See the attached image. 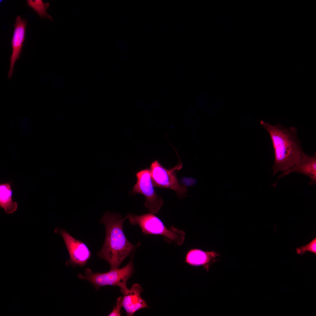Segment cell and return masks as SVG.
Listing matches in <instances>:
<instances>
[{
	"label": "cell",
	"instance_id": "6da1fadb",
	"mask_svg": "<svg viewBox=\"0 0 316 316\" xmlns=\"http://www.w3.org/2000/svg\"><path fill=\"white\" fill-rule=\"evenodd\" d=\"M128 219V214L122 218L119 213L107 211L100 220V223L105 225L106 236L104 245L97 255L107 262L111 269L118 268L125 259L140 244H133L125 236L123 226Z\"/></svg>",
	"mask_w": 316,
	"mask_h": 316
},
{
	"label": "cell",
	"instance_id": "7a4b0ae2",
	"mask_svg": "<svg viewBox=\"0 0 316 316\" xmlns=\"http://www.w3.org/2000/svg\"><path fill=\"white\" fill-rule=\"evenodd\" d=\"M260 124L268 133L274 149L273 175L279 171L287 172L298 162L304 153L297 137V129L286 128L279 123L272 126L263 121Z\"/></svg>",
	"mask_w": 316,
	"mask_h": 316
},
{
	"label": "cell",
	"instance_id": "3957f363",
	"mask_svg": "<svg viewBox=\"0 0 316 316\" xmlns=\"http://www.w3.org/2000/svg\"><path fill=\"white\" fill-rule=\"evenodd\" d=\"M128 215L130 224L132 225L139 226L145 235L162 236L165 237L166 242H173L178 245L182 244L184 241L185 233L183 231L174 226L167 229L162 220L154 214L149 213L140 215L133 214Z\"/></svg>",
	"mask_w": 316,
	"mask_h": 316
},
{
	"label": "cell",
	"instance_id": "277c9868",
	"mask_svg": "<svg viewBox=\"0 0 316 316\" xmlns=\"http://www.w3.org/2000/svg\"><path fill=\"white\" fill-rule=\"evenodd\" d=\"M133 257L130 262L123 268L111 269L104 273H93L87 268L85 271V275L81 274L78 275L80 279L86 280L90 282L96 289L107 285L117 286L120 288L121 292L123 294L127 288L126 282L131 276L133 272Z\"/></svg>",
	"mask_w": 316,
	"mask_h": 316
},
{
	"label": "cell",
	"instance_id": "5b68a950",
	"mask_svg": "<svg viewBox=\"0 0 316 316\" xmlns=\"http://www.w3.org/2000/svg\"><path fill=\"white\" fill-rule=\"evenodd\" d=\"M182 167L181 161L174 168L169 169L163 166L157 160L154 161L149 169L154 186L173 190L181 198L187 196L186 186L180 183L176 175V171Z\"/></svg>",
	"mask_w": 316,
	"mask_h": 316
},
{
	"label": "cell",
	"instance_id": "8992f818",
	"mask_svg": "<svg viewBox=\"0 0 316 316\" xmlns=\"http://www.w3.org/2000/svg\"><path fill=\"white\" fill-rule=\"evenodd\" d=\"M137 181L130 192L131 194L137 193L143 195L145 197L144 206L147 208L149 213H157L164 204L161 197L158 196L154 188L149 169H144L136 174Z\"/></svg>",
	"mask_w": 316,
	"mask_h": 316
},
{
	"label": "cell",
	"instance_id": "52a82bcc",
	"mask_svg": "<svg viewBox=\"0 0 316 316\" xmlns=\"http://www.w3.org/2000/svg\"><path fill=\"white\" fill-rule=\"evenodd\" d=\"M64 241L70 255L67 264L83 267L90 258L91 253L87 245L82 241L77 240L63 229L59 231Z\"/></svg>",
	"mask_w": 316,
	"mask_h": 316
},
{
	"label": "cell",
	"instance_id": "ba28073f",
	"mask_svg": "<svg viewBox=\"0 0 316 316\" xmlns=\"http://www.w3.org/2000/svg\"><path fill=\"white\" fill-rule=\"evenodd\" d=\"M27 22L19 16L16 18L14 24V30L11 41L12 52L10 58V65L8 74L10 78L13 74V68L16 60L19 58L23 42L25 40L26 28Z\"/></svg>",
	"mask_w": 316,
	"mask_h": 316
},
{
	"label": "cell",
	"instance_id": "9c48e42d",
	"mask_svg": "<svg viewBox=\"0 0 316 316\" xmlns=\"http://www.w3.org/2000/svg\"><path fill=\"white\" fill-rule=\"evenodd\" d=\"M143 289L138 284H134L131 288H126L122 297V307L125 309L127 316H132L137 311L145 308H149L145 300L140 296Z\"/></svg>",
	"mask_w": 316,
	"mask_h": 316
},
{
	"label": "cell",
	"instance_id": "30bf717a",
	"mask_svg": "<svg viewBox=\"0 0 316 316\" xmlns=\"http://www.w3.org/2000/svg\"><path fill=\"white\" fill-rule=\"evenodd\" d=\"M219 253L214 251H205L198 248H192L186 253L185 262L194 267L202 266L207 272L212 265L217 260Z\"/></svg>",
	"mask_w": 316,
	"mask_h": 316
},
{
	"label": "cell",
	"instance_id": "8fae6325",
	"mask_svg": "<svg viewBox=\"0 0 316 316\" xmlns=\"http://www.w3.org/2000/svg\"><path fill=\"white\" fill-rule=\"evenodd\" d=\"M296 172L308 176L311 179L310 185L316 184V154L309 156L304 153L298 162L287 172L279 176L281 178L291 173Z\"/></svg>",
	"mask_w": 316,
	"mask_h": 316
},
{
	"label": "cell",
	"instance_id": "7c38bea8",
	"mask_svg": "<svg viewBox=\"0 0 316 316\" xmlns=\"http://www.w3.org/2000/svg\"><path fill=\"white\" fill-rule=\"evenodd\" d=\"M12 192L10 183L0 184V206L7 214H11L17 209L18 204L12 200Z\"/></svg>",
	"mask_w": 316,
	"mask_h": 316
},
{
	"label": "cell",
	"instance_id": "4fadbf2b",
	"mask_svg": "<svg viewBox=\"0 0 316 316\" xmlns=\"http://www.w3.org/2000/svg\"><path fill=\"white\" fill-rule=\"evenodd\" d=\"M28 5L31 7L41 18H45L53 20L52 17L47 13V9L49 6V3H44L42 0H28Z\"/></svg>",
	"mask_w": 316,
	"mask_h": 316
},
{
	"label": "cell",
	"instance_id": "5bb4252c",
	"mask_svg": "<svg viewBox=\"0 0 316 316\" xmlns=\"http://www.w3.org/2000/svg\"><path fill=\"white\" fill-rule=\"evenodd\" d=\"M296 251L298 255H303L306 251H309L316 255V237L306 245L296 248Z\"/></svg>",
	"mask_w": 316,
	"mask_h": 316
},
{
	"label": "cell",
	"instance_id": "9a60e30c",
	"mask_svg": "<svg viewBox=\"0 0 316 316\" xmlns=\"http://www.w3.org/2000/svg\"><path fill=\"white\" fill-rule=\"evenodd\" d=\"M121 299L122 297H119L117 298L116 305L114 306L113 310L108 316H121L120 310L121 308L122 307Z\"/></svg>",
	"mask_w": 316,
	"mask_h": 316
}]
</instances>
